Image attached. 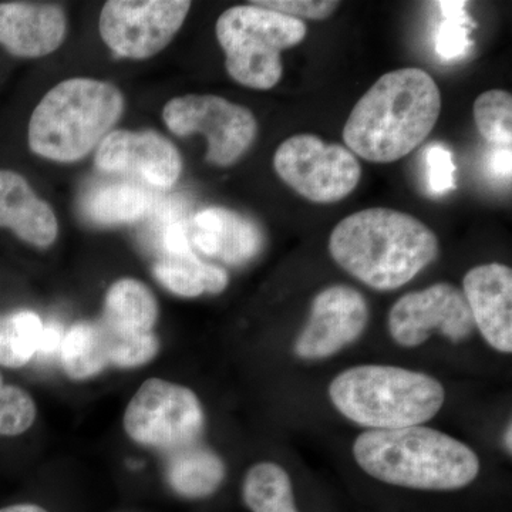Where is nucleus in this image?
Segmentation results:
<instances>
[{
	"label": "nucleus",
	"mask_w": 512,
	"mask_h": 512,
	"mask_svg": "<svg viewBox=\"0 0 512 512\" xmlns=\"http://www.w3.org/2000/svg\"><path fill=\"white\" fill-rule=\"evenodd\" d=\"M153 194L133 183L99 185L87 192L83 212L90 221L100 225L133 224L153 210Z\"/></svg>",
	"instance_id": "obj_21"
},
{
	"label": "nucleus",
	"mask_w": 512,
	"mask_h": 512,
	"mask_svg": "<svg viewBox=\"0 0 512 512\" xmlns=\"http://www.w3.org/2000/svg\"><path fill=\"white\" fill-rule=\"evenodd\" d=\"M511 423L508 424L507 430H505L504 443L505 447L508 448V453H511L512 441H511Z\"/></svg>",
	"instance_id": "obj_34"
},
{
	"label": "nucleus",
	"mask_w": 512,
	"mask_h": 512,
	"mask_svg": "<svg viewBox=\"0 0 512 512\" xmlns=\"http://www.w3.org/2000/svg\"><path fill=\"white\" fill-rule=\"evenodd\" d=\"M274 167L286 185L316 204L342 201L356 190L362 167L352 151L313 134L289 137L276 150Z\"/></svg>",
	"instance_id": "obj_8"
},
{
	"label": "nucleus",
	"mask_w": 512,
	"mask_h": 512,
	"mask_svg": "<svg viewBox=\"0 0 512 512\" xmlns=\"http://www.w3.org/2000/svg\"><path fill=\"white\" fill-rule=\"evenodd\" d=\"M369 322L365 296L355 288L333 285L312 302L311 316L295 342L302 359H325L340 352L362 335Z\"/></svg>",
	"instance_id": "obj_13"
},
{
	"label": "nucleus",
	"mask_w": 512,
	"mask_h": 512,
	"mask_svg": "<svg viewBox=\"0 0 512 512\" xmlns=\"http://www.w3.org/2000/svg\"><path fill=\"white\" fill-rule=\"evenodd\" d=\"M190 9L185 0H110L100 13L101 39L117 56L150 59L170 45Z\"/></svg>",
	"instance_id": "obj_10"
},
{
	"label": "nucleus",
	"mask_w": 512,
	"mask_h": 512,
	"mask_svg": "<svg viewBox=\"0 0 512 512\" xmlns=\"http://www.w3.org/2000/svg\"><path fill=\"white\" fill-rule=\"evenodd\" d=\"M35 400L18 386L3 382L0 375V436H19L36 420Z\"/></svg>",
	"instance_id": "obj_27"
},
{
	"label": "nucleus",
	"mask_w": 512,
	"mask_h": 512,
	"mask_svg": "<svg viewBox=\"0 0 512 512\" xmlns=\"http://www.w3.org/2000/svg\"><path fill=\"white\" fill-rule=\"evenodd\" d=\"M45 323L32 311L0 315V365L18 369L39 352Z\"/></svg>",
	"instance_id": "obj_24"
},
{
	"label": "nucleus",
	"mask_w": 512,
	"mask_h": 512,
	"mask_svg": "<svg viewBox=\"0 0 512 512\" xmlns=\"http://www.w3.org/2000/svg\"><path fill=\"white\" fill-rule=\"evenodd\" d=\"M224 478V463L208 448L192 444L168 454L167 480L181 497L190 500L210 497L221 487Z\"/></svg>",
	"instance_id": "obj_20"
},
{
	"label": "nucleus",
	"mask_w": 512,
	"mask_h": 512,
	"mask_svg": "<svg viewBox=\"0 0 512 512\" xmlns=\"http://www.w3.org/2000/svg\"><path fill=\"white\" fill-rule=\"evenodd\" d=\"M204 412L197 394L163 379H148L128 403L124 430L141 446L167 454L197 444Z\"/></svg>",
	"instance_id": "obj_7"
},
{
	"label": "nucleus",
	"mask_w": 512,
	"mask_h": 512,
	"mask_svg": "<svg viewBox=\"0 0 512 512\" xmlns=\"http://www.w3.org/2000/svg\"><path fill=\"white\" fill-rule=\"evenodd\" d=\"M64 336V330L62 325H57V323H50V325H45V329H43L42 340H40V348L37 355L47 356L52 355V353L59 352L60 345H62V340Z\"/></svg>",
	"instance_id": "obj_32"
},
{
	"label": "nucleus",
	"mask_w": 512,
	"mask_h": 512,
	"mask_svg": "<svg viewBox=\"0 0 512 512\" xmlns=\"http://www.w3.org/2000/svg\"><path fill=\"white\" fill-rule=\"evenodd\" d=\"M0 512H47L45 508L40 507L36 504H16L10 505L0 510Z\"/></svg>",
	"instance_id": "obj_33"
},
{
	"label": "nucleus",
	"mask_w": 512,
	"mask_h": 512,
	"mask_svg": "<svg viewBox=\"0 0 512 512\" xmlns=\"http://www.w3.org/2000/svg\"><path fill=\"white\" fill-rule=\"evenodd\" d=\"M215 32L229 76L249 89L271 90L284 73L281 53L303 42L306 25L249 3L225 10Z\"/></svg>",
	"instance_id": "obj_6"
},
{
	"label": "nucleus",
	"mask_w": 512,
	"mask_h": 512,
	"mask_svg": "<svg viewBox=\"0 0 512 512\" xmlns=\"http://www.w3.org/2000/svg\"><path fill=\"white\" fill-rule=\"evenodd\" d=\"M476 325L463 291L440 282L403 295L390 309L389 332L403 348H417L440 332L454 343L463 342Z\"/></svg>",
	"instance_id": "obj_11"
},
{
	"label": "nucleus",
	"mask_w": 512,
	"mask_h": 512,
	"mask_svg": "<svg viewBox=\"0 0 512 512\" xmlns=\"http://www.w3.org/2000/svg\"><path fill=\"white\" fill-rule=\"evenodd\" d=\"M426 174L429 190L443 195L456 188V164L453 154L443 144H431L426 150Z\"/></svg>",
	"instance_id": "obj_28"
},
{
	"label": "nucleus",
	"mask_w": 512,
	"mask_h": 512,
	"mask_svg": "<svg viewBox=\"0 0 512 512\" xmlns=\"http://www.w3.org/2000/svg\"><path fill=\"white\" fill-rule=\"evenodd\" d=\"M333 406L370 430L420 426L443 407L446 390L426 373L396 366L363 365L345 370L329 386Z\"/></svg>",
	"instance_id": "obj_5"
},
{
	"label": "nucleus",
	"mask_w": 512,
	"mask_h": 512,
	"mask_svg": "<svg viewBox=\"0 0 512 512\" xmlns=\"http://www.w3.org/2000/svg\"><path fill=\"white\" fill-rule=\"evenodd\" d=\"M443 22L437 28L436 52L444 62L461 59L471 46L470 19L466 12L467 2L437 3Z\"/></svg>",
	"instance_id": "obj_26"
},
{
	"label": "nucleus",
	"mask_w": 512,
	"mask_h": 512,
	"mask_svg": "<svg viewBox=\"0 0 512 512\" xmlns=\"http://www.w3.org/2000/svg\"><path fill=\"white\" fill-rule=\"evenodd\" d=\"M160 349L157 336L127 335L99 319L79 322L64 332L60 362L67 376L74 380L99 375L106 367L146 365Z\"/></svg>",
	"instance_id": "obj_12"
},
{
	"label": "nucleus",
	"mask_w": 512,
	"mask_h": 512,
	"mask_svg": "<svg viewBox=\"0 0 512 512\" xmlns=\"http://www.w3.org/2000/svg\"><path fill=\"white\" fill-rule=\"evenodd\" d=\"M440 111V89L429 73L406 67L383 74L353 107L345 147L370 163H394L429 137Z\"/></svg>",
	"instance_id": "obj_1"
},
{
	"label": "nucleus",
	"mask_w": 512,
	"mask_h": 512,
	"mask_svg": "<svg viewBox=\"0 0 512 512\" xmlns=\"http://www.w3.org/2000/svg\"><path fill=\"white\" fill-rule=\"evenodd\" d=\"M242 498L252 512H299L291 478L275 463H259L249 468L242 484Z\"/></svg>",
	"instance_id": "obj_23"
},
{
	"label": "nucleus",
	"mask_w": 512,
	"mask_h": 512,
	"mask_svg": "<svg viewBox=\"0 0 512 512\" xmlns=\"http://www.w3.org/2000/svg\"><path fill=\"white\" fill-rule=\"evenodd\" d=\"M192 247L228 265L252 261L264 247V235L254 221L222 207L205 208L190 222Z\"/></svg>",
	"instance_id": "obj_17"
},
{
	"label": "nucleus",
	"mask_w": 512,
	"mask_h": 512,
	"mask_svg": "<svg viewBox=\"0 0 512 512\" xmlns=\"http://www.w3.org/2000/svg\"><path fill=\"white\" fill-rule=\"evenodd\" d=\"M67 32L63 8L50 3H0V45L10 55L37 59L62 46Z\"/></svg>",
	"instance_id": "obj_16"
},
{
	"label": "nucleus",
	"mask_w": 512,
	"mask_h": 512,
	"mask_svg": "<svg viewBox=\"0 0 512 512\" xmlns=\"http://www.w3.org/2000/svg\"><path fill=\"white\" fill-rule=\"evenodd\" d=\"M474 325L491 348L512 352V271L503 264L470 269L463 279Z\"/></svg>",
	"instance_id": "obj_15"
},
{
	"label": "nucleus",
	"mask_w": 512,
	"mask_h": 512,
	"mask_svg": "<svg viewBox=\"0 0 512 512\" xmlns=\"http://www.w3.org/2000/svg\"><path fill=\"white\" fill-rule=\"evenodd\" d=\"M96 165L104 173L136 175L151 187L168 190L177 184L183 158L170 140L156 131H111L101 141Z\"/></svg>",
	"instance_id": "obj_14"
},
{
	"label": "nucleus",
	"mask_w": 512,
	"mask_h": 512,
	"mask_svg": "<svg viewBox=\"0 0 512 512\" xmlns=\"http://www.w3.org/2000/svg\"><path fill=\"white\" fill-rule=\"evenodd\" d=\"M157 318L156 296L143 282L124 278L110 286L101 320L111 328L127 335H148Z\"/></svg>",
	"instance_id": "obj_19"
},
{
	"label": "nucleus",
	"mask_w": 512,
	"mask_h": 512,
	"mask_svg": "<svg viewBox=\"0 0 512 512\" xmlns=\"http://www.w3.org/2000/svg\"><path fill=\"white\" fill-rule=\"evenodd\" d=\"M353 456L370 477L414 490H460L480 473V460L467 444L423 426L365 431Z\"/></svg>",
	"instance_id": "obj_3"
},
{
	"label": "nucleus",
	"mask_w": 512,
	"mask_h": 512,
	"mask_svg": "<svg viewBox=\"0 0 512 512\" xmlns=\"http://www.w3.org/2000/svg\"><path fill=\"white\" fill-rule=\"evenodd\" d=\"M123 111L124 96L114 84L87 77L64 80L30 117V150L56 163L82 160L111 133Z\"/></svg>",
	"instance_id": "obj_4"
},
{
	"label": "nucleus",
	"mask_w": 512,
	"mask_h": 512,
	"mask_svg": "<svg viewBox=\"0 0 512 512\" xmlns=\"http://www.w3.org/2000/svg\"><path fill=\"white\" fill-rule=\"evenodd\" d=\"M0 227L37 248H49L59 235L53 208L37 197L23 175L10 170H0Z\"/></svg>",
	"instance_id": "obj_18"
},
{
	"label": "nucleus",
	"mask_w": 512,
	"mask_h": 512,
	"mask_svg": "<svg viewBox=\"0 0 512 512\" xmlns=\"http://www.w3.org/2000/svg\"><path fill=\"white\" fill-rule=\"evenodd\" d=\"M333 261L376 291H394L436 261L439 239L426 224L390 208L357 211L329 238Z\"/></svg>",
	"instance_id": "obj_2"
},
{
	"label": "nucleus",
	"mask_w": 512,
	"mask_h": 512,
	"mask_svg": "<svg viewBox=\"0 0 512 512\" xmlns=\"http://www.w3.org/2000/svg\"><path fill=\"white\" fill-rule=\"evenodd\" d=\"M474 121L481 137L497 147H511L512 96L505 90H488L474 101Z\"/></svg>",
	"instance_id": "obj_25"
},
{
	"label": "nucleus",
	"mask_w": 512,
	"mask_h": 512,
	"mask_svg": "<svg viewBox=\"0 0 512 512\" xmlns=\"http://www.w3.org/2000/svg\"><path fill=\"white\" fill-rule=\"evenodd\" d=\"M511 147H497L488 158V168L491 174L503 180L511 178Z\"/></svg>",
	"instance_id": "obj_31"
},
{
	"label": "nucleus",
	"mask_w": 512,
	"mask_h": 512,
	"mask_svg": "<svg viewBox=\"0 0 512 512\" xmlns=\"http://www.w3.org/2000/svg\"><path fill=\"white\" fill-rule=\"evenodd\" d=\"M164 255H184L192 252L190 222L173 220L164 225L160 234Z\"/></svg>",
	"instance_id": "obj_30"
},
{
	"label": "nucleus",
	"mask_w": 512,
	"mask_h": 512,
	"mask_svg": "<svg viewBox=\"0 0 512 512\" xmlns=\"http://www.w3.org/2000/svg\"><path fill=\"white\" fill-rule=\"evenodd\" d=\"M163 120L175 136L207 137V161L218 167L238 163L258 134V121L251 110L214 94L175 97L165 104Z\"/></svg>",
	"instance_id": "obj_9"
},
{
	"label": "nucleus",
	"mask_w": 512,
	"mask_h": 512,
	"mask_svg": "<svg viewBox=\"0 0 512 512\" xmlns=\"http://www.w3.org/2000/svg\"><path fill=\"white\" fill-rule=\"evenodd\" d=\"M157 281L174 295L197 298L204 293H220L228 286L227 271L207 264L194 252L184 255H163L154 265Z\"/></svg>",
	"instance_id": "obj_22"
},
{
	"label": "nucleus",
	"mask_w": 512,
	"mask_h": 512,
	"mask_svg": "<svg viewBox=\"0 0 512 512\" xmlns=\"http://www.w3.org/2000/svg\"><path fill=\"white\" fill-rule=\"evenodd\" d=\"M251 3L298 20L328 19L340 5L335 0H259Z\"/></svg>",
	"instance_id": "obj_29"
}]
</instances>
